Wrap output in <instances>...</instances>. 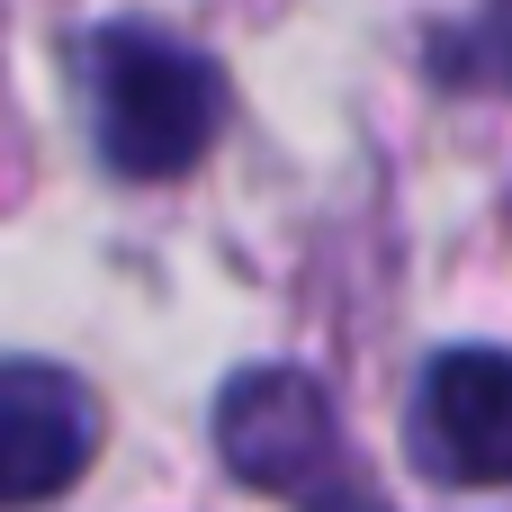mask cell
<instances>
[{
    "instance_id": "7a4b0ae2",
    "label": "cell",
    "mask_w": 512,
    "mask_h": 512,
    "mask_svg": "<svg viewBox=\"0 0 512 512\" xmlns=\"http://www.w3.org/2000/svg\"><path fill=\"white\" fill-rule=\"evenodd\" d=\"M216 459L288 504H333L342 495V423L333 396L306 369H234L216 396Z\"/></svg>"
},
{
    "instance_id": "6da1fadb",
    "label": "cell",
    "mask_w": 512,
    "mask_h": 512,
    "mask_svg": "<svg viewBox=\"0 0 512 512\" xmlns=\"http://www.w3.org/2000/svg\"><path fill=\"white\" fill-rule=\"evenodd\" d=\"M81 99L117 180H180L225 126V72L144 18H108L81 36Z\"/></svg>"
},
{
    "instance_id": "3957f363",
    "label": "cell",
    "mask_w": 512,
    "mask_h": 512,
    "mask_svg": "<svg viewBox=\"0 0 512 512\" xmlns=\"http://www.w3.org/2000/svg\"><path fill=\"white\" fill-rule=\"evenodd\" d=\"M414 459L441 486H512V351L459 342L414 387Z\"/></svg>"
},
{
    "instance_id": "277c9868",
    "label": "cell",
    "mask_w": 512,
    "mask_h": 512,
    "mask_svg": "<svg viewBox=\"0 0 512 512\" xmlns=\"http://www.w3.org/2000/svg\"><path fill=\"white\" fill-rule=\"evenodd\" d=\"M99 450V405L54 360H0V512L81 486Z\"/></svg>"
}]
</instances>
